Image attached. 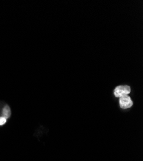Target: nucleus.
Wrapping results in <instances>:
<instances>
[{"instance_id":"obj_3","label":"nucleus","mask_w":143,"mask_h":161,"mask_svg":"<svg viewBox=\"0 0 143 161\" xmlns=\"http://www.w3.org/2000/svg\"><path fill=\"white\" fill-rule=\"evenodd\" d=\"M10 115H11V112H10V107L8 105H5L2 110V117L7 119L10 117Z\"/></svg>"},{"instance_id":"obj_2","label":"nucleus","mask_w":143,"mask_h":161,"mask_svg":"<svg viewBox=\"0 0 143 161\" xmlns=\"http://www.w3.org/2000/svg\"><path fill=\"white\" fill-rule=\"evenodd\" d=\"M120 105L123 109H128L133 105V102L128 95L124 96L120 99Z\"/></svg>"},{"instance_id":"obj_1","label":"nucleus","mask_w":143,"mask_h":161,"mask_svg":"<svg viewBox=\"0 0 143 161\" xmlns=\"http://www.w3.org/2000/svg\"><path fill=\"white\" fill-rule=\"evenodd\" d=\"M131 89L130 87L128 85H120L117 86L114 91V93L115 97H121L124 96H126L130 93Z\"/></svg>"},{"instance_id":"obj_4","label":"nucleus","mask_w":143,"mask_h":161,"mask_svg":"<svg viewBox=\"0 0 143 161\" xmlns=\"http://www.w3.org/2000/svg\"><path fill=\"white\" fill-rule=\"evenodd\" d=\"M7 122V119L3 117H0V126L3 125L5 123H6Z\"/></svg>"}]
</instances>
